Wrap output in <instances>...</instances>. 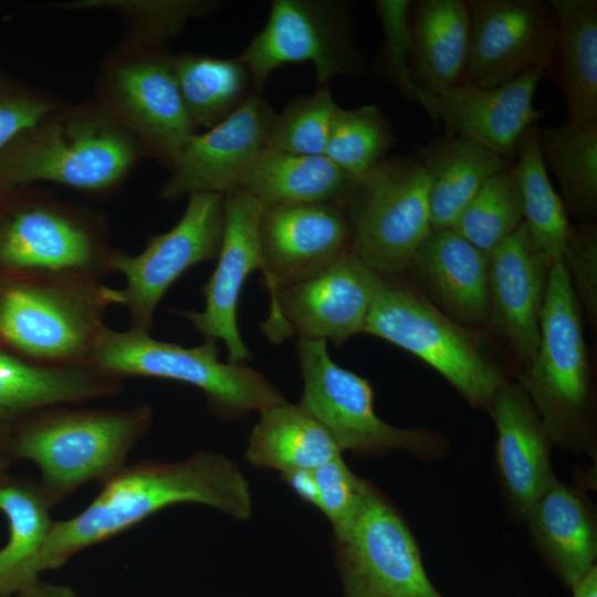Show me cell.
I'll use <instances>...</instances> for the list:
<instances>
[{
    "label": "cell",
    "instance_id": "cell-19",
    "mask_svg": "<svg viewBox=\"0 0 597 597\" xmlns=\"http://www.w3.org/2000/svg\"><path fill=\"white\" fill-rule=\"evenodd\" d=\"M274 113L263 97L251 94L232 114L184 145L160 190L174 201L201 192L227 193L266 148Z\"/></svg>",
    "mask_w": 597,
    "mask_h": 597
},
{
    "label": "cell",
    "instance_id": "cell-15",
    "mask_svg": "<svg viewBox=\"0 0 597 597\" xmlns=\"http://www.w3.org/2000/svg\"><path fill=\"white\" fill-rule=\"evenodd\" d=\"M335 546L344 597H443L409 528L374 486Z\"/></svg>",
    "mask_w": 597,
    "mask_h": 597
},
{
    "label": "cell",
    "instance_id": "cell-21",
    "mask_svg": "<svg viewBox=\"0 0 597 597\" xmlns=\"http://www.w3.org/2000/svg\"><path fill=\"white\" fill-rule=\"evenodd\" d=\"M523 224L488 254L489 320L526 370L537 352L551 265Z\"/></svg>",
    "mask_w": 597,
    "mask_h": 597
},
{
    "label": "cell",
    "instance_id": "cell-20",
    "mask_svg": "<svg viewBox=\"0 0 597 597\" xmlns=\"http://www.w3.org/2000/svg\"><path fill=\"white\" fill-rule=\"evenodd\" d=\"M544 75V71L533 70L496 87L460 82L428 94L423 109L434 123L444 125L448 135L463 137L514 163L523 134L547 112V106L538 109L533 104Z\"/></svg>",
    "mask_w": 597,
    "mask_h": 597
},
{
    "label": "cell",
    "instance_id": "cell-14",
    "mask_svg": "<svg viewBox=\"0 0 597 597\" xmlns=\"http://www.w3.org/2000/svg\"><path fill=\"white\" fill-rule=\"evenodd\" d=\"M384 277L349 248L317 275L270 294V313L261 328L272 343L294 334L342 344L364 333Z\"/></svg>",
    "mask_w": 597,
    "mask_h": 597
},
{
    "label": "cell",
    "instance_id": "cell-8",
    "mask_svg": "<svg viewBox=\"0 0 597 597\" xmlns=\"http://www.w3.org/2000/svg\"><path fill=\"white\" fill-rule=\"evenodd\" d=\"M106 219L54 193L30 192L0 219V269L84 276L113 272Z\"/></svg>",
    "mask_w": 597,
    "mask_h": 597
},
{
    "label": "cell",
    "instance_id": "cell-6",
    "mask_svg": "<svg viewBox=\"0 0 597 597\" xmlns=\"http://www.w3.org/2000/svg\"><path fill=\"white\" fill-rule=\"evenodd\" d=\"M91 367L121 380L147 377L193 386L202 391L211 411L226 420L285 401L258 370L244 363L221 362L214 339L184 347L155 339L147 332L105 326L95 343Z\"/></svg>",
    "mask_w": 597,
    "mask_h": 597
},
{
    "label": "cell",
    "instance_id": "cell-41",
    "mask_svg": "<svg viewBox=\"0 0 597 597\" xmlns=\"http://www.w3.org/2000/svg\"><path fill=\"white\" fill-rule=\"evenodd\" d=\"M64 103L49 93L0 84V151Z\"/></svg>",
    "mask_w": 597,
    "mask_h": 597
},
{
    "label": "cell",
    "instance_id": "cell-43",
    "mask_svg": "<svg viewBox=\"0 0 597 597\" xmlns=\"http://www.w3.org/2000/svg\"><path fill=\"white\" fill-rule=\"evenodd\" d=\"M14 597H78L77 594L64 584H55L41 578L17 594Z\"/></svg>",
    "mask_w": 597,
    "mask_h": 597
},
{
    "label": "cell",
    "instance_id": "cell-45",
    "mask_svg": "<svg viewBox=\"0 0 597 597\" xmlns=\"http://www.w3.org/2000/svg\"><path fill=\"white\" fill-rule=\"evenodd\" d=\"M12 459L6 454H0V484L10 475Z\"/></svg>",
    "mask_w": 597,
    "mask_h": 597
},
{
    "label": "cell",
    "instance_id": "cell-28",
    "mask_svg": "<svg viewBox=\"0 0 597 597\" xmlns=\"http://www.w3.org/2000/svg\"><path fill=\"white\" fill-rule=\"evenodd\" d=\"M51 504L39 483L9 475L0 484V512L9 526L0 548V597H14L40 579L43 554L53 520Z\"/></svg>",
    "mask_w": 597,
    "mask_h": 597
},
{
    "label": "cell",
    "instance_id": "cell-1",
    "mask_svg": "<svg viewBox=\"0 0 597 597\" xmlns=\"http://www.w3.org/2000/svg\"><path fill=\"white\" fill-rule=\"evenodd\" d=\"M182 503L205 504L238 520L252 513L245 476L220 453L202 451L176 462L140 461L105 482L77 515L53 521L44 547V572L60 568L87 547Z\"/></svg>",
    "mask_w": 597,
    "mask_h": 597
},
{
    "label": "cell",
    "instance_id": "cell-44",
    "mask_svg": "<svg viewBox=\"0 0 597 597\" xmlns=\"http://www.w3.org/2000/svg\"><path fill=\"white\" fill-rule=\"evenodd\" d=\"M573 597H597V569L594 566L573 587Z\"/></svg>",
    "mask_w": 597,
    "mask_h": 597
},
{
    "label": "cell",
    "instance_id": "cell-35",
    "mask_svg": "<svg viewBox=\"0 0 597 597\" xmlns=\"http://www.w3.org/2000/svg\"><path fill=\"white\" fill-rule=\"evenodd\" d=\"M395 136L377 105L338 109L325 156L348 175L360 178L386 158Z\"/></svg>",
    "mask_w": 597,
    "mask_h": 597
},
{
    "label": "cell",
    "instance_id": "cell-7",
    "mask_svg": "<svg viewBox=\"0 0 597 597\" xmlns=\"http://www.w3.org/2000/svg\"><path fill=\"white\" fill-rule=\"evenodd\" d=\"M521 386L552 440L574 447L589 441L590 373L582 307L561 259L551 265L540 343Z\"/></svg>",
    "mask_w": 597,
    "mask_h": 597
},
{
    "label": "cell",
    "instance_id": "cell-18",
    "mask_svg": "<svg viewBox=\"0 0 597 597\" xmlns=\"http://www.w3.org/2000/svg\"><path fill=\"white\" fill-rule=\"evenodd\" d=\"M259 237L261 272L270 294L317 275L352 248L346 208L333 203L266 206Z\"/></svg>",
    "mask_w": 597,
    "mask_h": 597
},
{
    "label": "cell",
    "instance_id": "cell-9",
    "mask_svg": "<svg viewBox=\"0 0 597 597\" xmlns=\"http://www.w3.org/2000/svg\"><path fill=\"white\" fill-rule=\"evenodd\" d=\"M364 333L428 364L472 406L489 407L494 392L505 381L472 334L396 277H384Z\"/></svg>",
    "mask_w": 597,
    "mask_h": 597
},
{
    "label": "cell",
    "instance_id": "cell-33",
    "mask_svg": "<svg viewBox=\"0 0 597 597\" xmlns=\"http://www.w3.org/2000/svg\"><path fill=\"white\" fill-rule=\"evenodd\" d=\"M515 159L513 165L522 197L524 223L535 244L549 260H559L570 222L562 198L548 178L536 124L523 134Z\"/></svg>",
    "mask_w": 597,
    "mask_h": 597
},
{
    "label": "cell",
    "instance_id": "cell-38",
    "mask_svg": "<svg viewBox=\"0 0 597 597\" xmlns=\"http://www.w3.org/2000/svg\"><path fill=\"white\" fill-rule=\"evenodd\" d=\"M411 2L409 0H378L375 7L383 27V53L389 74L401 93L423 108L428 94L418 87L411 69Z\"/></svg>",
    "mask_w": 597,
    "mask_h": 597
},
{
    "label": "cell",
    "instance_id": "cell-27",
    "mask_svg": "<svg viewBox=\"0 0 597 597\" xmlns=\"http://www.w3.org/2000/svg\"><path fill=\"white\" fill-rule=\"evenodd\" d=\"M415 156L429 181L432 228H451L483 184L513 164L471 140L448 134L418 146Z\"/></svg>",
    "mask_w": 597,
    "mask_h": 597
},
{
    "label": "cell",
    "instance_id": "cell-30",
    "mask_svg": "<svg viewBox=\"0 0 597 597\" xmlns=\"http://www.w3.org/2000/svg\"><path fill=\"white\" fill-rule=\"evenodd\" d=\"M326 429L300 405L284 402L260 411L245 448V460L256 468L280 473L314 470L342 455Z\"/></svg>",
    "mask_w": 597,
    "mask_h": 597
},
{
    "label": "cell",
    "instance_id": "cell-26",
    "mask_svg": "<svg viewBox=\"0 0 597 597\" xmlns=\"http://www.w3.org/2000/svg\"><path fill=\"white\" fill-rule=\"evenodd\" d=\"M557 18L554 66L566 122L597 129V1L551 0Z\"/></svg>",
    "mask_w": 597,
    "mask_h": 597
},
{
    "label": "cell",
    "instance_id": "cell-36",
    "mask_svg": "<svg viewBox=\"0 0 597 597\" xmlns=\"http://www.w3.org/2000/svg\"><path fill=\"white\" fill-rule=\"evenodd\" d=\"M67 11L105 10L128 24V35L165 43L192 19L218 7L209 0H74L49 3L48 8Z\"/></svg>",
    "mask_w": 597,
    "mask_h": 597
},
{
    "label": "cell",
    "instance_id": "cell-3",
    "mask_svg": "<svg viewBox=\"0 0 597 597\" xmlns=\"http://www.w3.org/2000/svg\"><path fill=\"white\" fill-rule=\"evenodd\" d=\"M145 154L93 97L64 103L0 151V186L49 181L87 193L116 188Z\"/></svg>",
    "mask_w": 597,
    "mask_h": 597
},
{
    "label": "cell",
    "instance_id": "cell-16",
    "mask_svg": "<svg viewBox=\"0 0 597 597\" xmlns=\"http://www.w3.org/2000/svg\"><path fill=\"white\" fill-rule=\"evenodd\" d=\"M470 42L462 82L496 87L523 74H551L557 18L551 0H467Z\"/></svg>",
    "mask_w": 597,
    "mask_h": 597
},
{
    "label": "cell",
    "instance_id": "cell-10",
    "mask_svg": "<svg viewBox=\"0 0 597 597\" xmlns=\"http://www.w3.org/2000/svg\"><path fill=\"white\" fill-rule=\"evenodd\" d=\"M352 249L383 277L409 270L432 229L429 181L418 158L389 157L358 178L346 206Z\"/></svg>",
    "mask_w": 597,
    "mask_h": 597
},
{
    "label": "cell",
    "instance_id": "cell-5",
    "mask_svg": "<svg viewBox=\"0 0 597 597\" xmlns=\"http://www.w3.org/2000/svg\"><path fill=\"white\" fill-rule=\"evenodd\" d=\"M92 96L150 157L170 170L197 132L164 43L126 35L103 56Z\"/></svg>",
    "mask_w": 597,
    "mask_h": 597
},
{
    "label": "cell",
    "instance_id": "cell-2",
    "mask_svg": "<svg viewBox=\"0 0 597 597\" xmlns=\"http://www.w3.org/2000/svg\"><path fill=\"white\" fill-rule=\"evenodd\" d=\"M12 273L0 282V342L9 353L41 366L91 367L119 290L71 274Z\"/></svg>",
    "mask_w": 597,
    "mask_h": 597
},
{
    "label": "cell",
    "instance_id": "cell-4",
    "mask_svg": "<svg viewBox=\"0 0 597 597\" xmlns=\"http://www.w3.org/2000/svg\"><path fill=\"white\" fill-rule=\"evenodd\" d=\"M56 406L22 421L8 455L34 463L39 486L51 506L90 482L103 484L124 467L132 449L147 433L153 409L146 404L125 409Z\"/></svg>",
    "mask_w": 597,
    "mask_h": 597
},
{
    "label": "cell",
    "instance_id": "cell-22",
    "mask_svg": "<svg viewBox=\"0 0 597 597\" xmlns=\"http://www.w3.org/2000/svg\"><path fill=\"white\" fill-rule=\"evenodd\" d=\"M496 427V462L514 505L527 514L553 476L549 438L521 385L504 381L489 405Z\"/></svg>",
    "mask_w": 597,
    "mask_h": 597
},
{
    "label": "cell",
    "instance_id": "cell-17",
    "mask_svg": "<svg viewBox=\"0 0 597 597\" xmlns=\"http://www.w3.org/2000/svg\"><path fill=\"white\" fill-rule=\"evenodd\" d=\"M263 206L240 189L224 193V221L218 262L201 287L205 308L174 311L191 323L205 338L221 341L228 362L244 363L251 357L238 326L242 287L251 272L262 269L259 227Z\"/></svg>",
    "mask_w": 597,
    "mask_h": 597
},
{
    "label": "cell",
    "instance_id": "cell-23",
    "mask_svg": "<svg viewBox=\"0 0 597 597\" xmlns=\"http://www.w3.org/2000/svg\"><path fill=\"white\" fill-rule=\"evenodd\" d=\"M488 269V254L452 228H432L409 266L432 300L467 325L489 321Z\"/></svg>",
    "mask_w": 597,
    "mask_h": 597
},
{
    "label": "cell",
    "instance_id": "cell-24",
    "mask_svg": "<svg viewBox=\"0 0 597 597\" xmlns=\"http://www.w3.org/2000/svg\"><path fill=\"white\" fill-rule=\"evenodd\" d=\"M358 178L325 155L306 156L265 148L241 177L237 189L263 207L279 203L347 206Z\"/></svg>",
    "mask_w": 597,
    "mask_h": 597
},
{
    "label": "cell",
    "instance_id": "cell-25",
    "mask_svg": "<svg viewBox=\"0 0 597 597\" xmlns=\"http://www.w3.org/2000/svg\"><path fill=\"white\" fill-rule=\"evenodd\" d=\"M411 69L418 87L437 94L463 80L470 42L465 0L411 2Z\"/></svg>",
    "mask_w": 597,
    "mask_h": 597
},
{
    "label": "cell",
    "instance_id": "cell-39",
    "mask_svg": "<svg viewBox=\"0 0 597 597\" xmlns=\"http://www.w3.org/2000/svg\"><path fill=\"white\" fill-rule=\"evenodd\" d=\"M318 490V507L333 526L334 538L353 524L373 485L355 475L342 455L313 470Z\"/></svg>",
    "mask_w": 597,
    "mask_h": 597
},
{
    "label": "cell",
    "instance_id": "cell-31",
    "mask_svg": "<svg viewBox=\"0 0 597 597\" xmlns=\"http://www.w3.org/2000/svg\"><path fill=\"white\" fill-rule=\"evenodd\" d=\"M172 70L196 128L216 126L251 95L249 88L253 80L239 57L180 53L172 55Z\"/></svg>",
    "mask_w": 597,
    "mask_h": 597
},
{
    "label": "cell",
    "instance_id": "cell-12",
    "mask_svg": "<svg viewBox=\"0 0 597 597\" xmlns=\"http://www.w3.org/2000/svg\"><path fill=\"white\" fill-rule=\"evenodd\" d=\"M297 356L304 385L298 405L326 429L342 451H433V433L397 428L377 416L369 381L334 363L326 341L298 338Z\"/></svg>",
    "mask_w": 597,
    "mask_h": 597
},
{
    "label": "cell",
    "instance_id": "cell-29",
    "mask_svg": "<svg viewBox=\"0 0 597 597\" xmlns=\"http://www.w3.org/2000/svg\"><path fill=\"white\" fill-rule=\"evenodd\" d=\"M526 516L551 565L573 587L594 567L597 554L596 530L586 504L554 479Z\"/></svg>",
    "mask_w": 597,
    "mask_h": 597
},
{
    "label": "cell",
    "instance_id": "cell-42",
    "mask_svg": "<svg viewBox=\"0 0 597 597\" xmlns=\"http://www.w3.org/2000/svg\"><path fill=\"white\" fill-rule=\"evenodd\" d=\"M282 480L306 503L318 507V490L313 470H292L280 473Z\"/></svg>",
    "mask_w": 597,
    "mask_h": 597
},
{
    "label": "cell",
    "instance_id": "cell-32",
    "mask_svg": "<svg viewBox=\"0 0 597 597\" xmlns=\"http://www.w3.org/2000/svg\"><path fill=\"white\" fill-rule=\"evenodd\" d=\"M542 157L558 181L567 211L579 223L593 222L597 212V129L574 126L566 121L554 127H538Z\"/></svg>",
    "mask_w": 597,
    "mask_h": 597
},
{
    "label": "cell",
    "instance_id": "cell-34",
    "mask_svg": "<svg viewBox=\"0 0 597 597\" xmlns=\"http://www.w3.org/2000/svg\"><path fill=\"white\" fill-rule=\"evenodd\" d=\"M524 222L523 203L514 165L488 179L451 227L489 254Z\"/></svg>",
    "mask_w": 597,
    "mask_h": 597
},
{
    "label": "cell",
    "instance_id": "cell-13",
    "mask_svg": "<svg viewBox=\"0 0 597 597\" xmlns=\"http://www.w3.org/2000/svg\"><path fill=\"white\" fill-rule=\"evenodd\" d=\"M223 221L224 195L193 193L179 221L165 233L149 235L140 253L116 249L112 269L125 277L119 294L129 328L149 333L156 308L172 283L191 266L218 258Z\"/></svg>",
    "mask_w": 597,
    "mask_h": 597
},
{
    "label": "cell",
    "instance_id": "cell-11",
    "mask_svg": "<svg viewBox=\"0 0 597 597\" xmlns=\"http://www.w3.org/2000/svg\"><path fill=\"white\" fill-rule=\"evenodd\" d=\"M238 57L256 88L287 63H312L318 88L336 76H354L363 67L350 4L342 1H273L265 25Z\"/></svg>",
    "mask_w": 597,
    "mask_h": 597
},
{
    "label": "cell",
    "instance_id": "cell-37",
    "mask_svg": "<svg viewBox=\"0 0 597 597\" xmlns=\"http://www.w3.org/2000/svg\"><path fill=\"white\" fill-rule=\"evenodd\" d=\"M339 106L327 87L291 101L272 117L266 148L296 155H325Z\"/></svg>",
    "mask_w": 597,
    "mask_h": 597
},
{
    "label": "cell",
    "instance_id": "cell-40",
    "mask_svg": "<svg viewBox=\"0 0 597 597\" xmlns=\"http://www.w3.org/2000/svg\"><path fill=\"white\" fill-rule=\"evenodd\" d=\"M561 260L580 307L589 321L597 317V227L594 222L569 224Z\"/></svg>",
    "mask_w": 597,
    "mask_h": 597
}]
</instances>
